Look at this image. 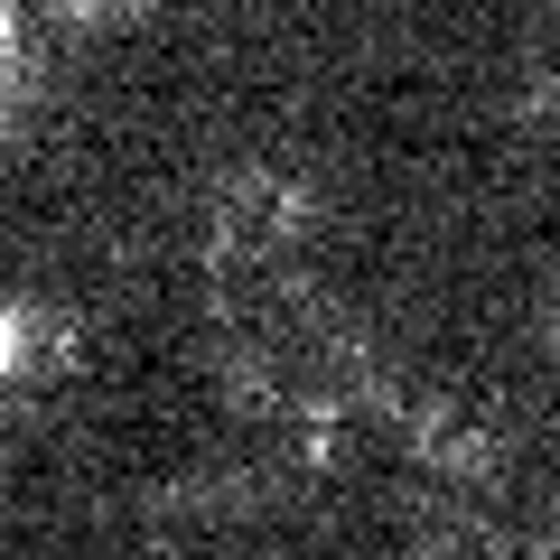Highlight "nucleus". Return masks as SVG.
Masks as SVG:
<instances>
[{
	"mask_svg": "<svg viewBox=\"0 0 560 560\" xmlns=\"http://www.w3.org/2000/svg\"><path fill=\"white\" fill-rule=\"evenodd\" d=\"M20 346H28V318H20V308H0V374L20 364Z\"/></svg>",
	"mask_w": 560,
	"mask_h": 560,
	"instance_id": "1",
	"label": "nucleus"
},
{
	"mask_svg": "<svg viewBox=\"0 0 560 560\" xmlns=\"http://www.w3.org/2000/svg\"><path fill=\"white\" fill-rule=\"evenodd\" d=\"M10 38H20V20H10V10H0V66H10Z\"/></svg>",
	"mask_w": 560,
	"mask_h": 560,
	"instance_id": "2",
	"label": "nucleus"
}]
</instances>
